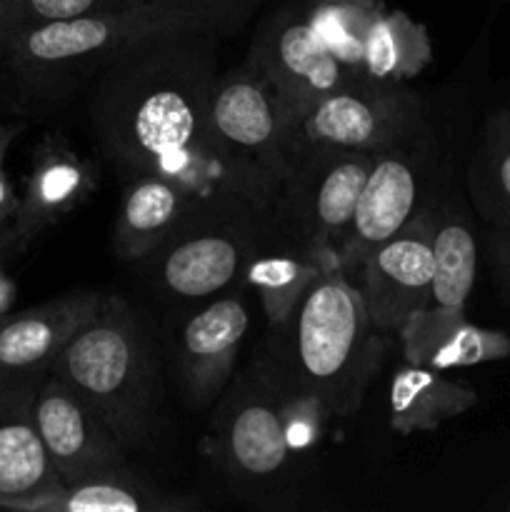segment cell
<instances>
[{
    "label": "cell",
    "instance_id": "6da1fadb",
    "mask_svg": "<svg viewBox=\"0 0 510 512\" xmlns=\"http://www.w3.org/2000/svg\"><path fill=\"white\" fill-rule=\"evenodd\" d=\"M218 35L175 28L118 55L85 98V125L120 180L155 175L198 210H260L210 138L208 110L220 75Z\"/></svg>",
    "mask_w": 510,
    "mask_h": 512
},
{
    "label": "cell",
    "instance_id": "7a4b0ae2",
    "mask_svg": "<svg viewBox=\"0 0 510 512\" xmlns=\"http://www.w3.org/2000/svg\"><path fill=\"white\" fill-rule=\"evenodd\" d=\"M380 360L383 343L360 285L335 265L283 323L270 325L268 348L255 365L280 390L310 400L328 418H350L363 405Z\"/></svg>",
    "mask_w": 510,
    "mask_h": 512
},
{
    "label": "cell",
    "instance_id": "3957f363",
    "mask_svg": "<svg viewBox=\"0 0 510 512\" xmlns=\"http://www.w3.org/2000/svg\"><path fill=\"white\" fill-rule=\"evenodd\" d=\"M175 28L210 30L195 15L155 0L25 25L0 60V98L15 115L48 118L88 90L130 45Z\"/></svg>",
    "mask_w": 510,
    "mask_h": 512
},
{
    "label": "cell",
    "instance_id": "277c9868",
    "mask_svg": "<svg viewBox=\"0 0 510 512\" xmlns=\"http://www.w3.org/2000/svg\"><path fill=\"white\" fill-rule=\"evenodd\" d=\"M50 373L68 383L123 448L138 450L158 428L160 350L143 315L105 295L98 315L60 350Z\"/></svg>",
    "mask_w": 510,
    "mask_h": 512
},
{
    "label": "cell",
    "instance_id": "5b68a950",
    "mask_svg": "<svg viewBox=\"0 0 510 512\" xmlns=\"http://www.w3.org/2000/svg\"><path fill=\"white\" fill-rule=\"evenodd\" d=\"M463 163L465 158H455L445 145L433 113L375 150L353 223L338 250L340 268L358 275L363 260L380 243L438 203L440 193L458 180L455 173Z\"/></svg>",
    "mask_w": 510,
    "mask_h": 512
},
{
    "label": "cell",
    "instance_id": "8992f818",
    "mask_svg": "<svg viewBox=\"0 0 510 512\" xmlns=\"http://www.w3.org/2000/svg\"><path fill=\"white\" fill-rule=\"evenodd\" d=\"M290 120L293 113L280 90L248 55L215 80L210 138L248 198L265 213H273L293 153Z\"/></svg>",
    "mask_w": 510,
    "mask_h": 512
},
{
    "label": "cell",
    "instance_id": "52a82bcc",
    "mask_svg": "<svg viewBox=\"0 0 510 512\" xmlns=\"http://www.w3.org/2000/svg\"><path fill=\"white\" fill-rule=\"evenodd\" d=\"M218 403V463L230 490L263 508H293L300 453L290 445L273 380L253 363Z\"/></svg>",
    "mask_w": 510,
    "mask_h": 512
},
{
    "label": "cell",
    "instance_id": "ba28073f",
    "mask_svg": "<svg viewBox=\"0 0 510 512\" xmlns=\"http://www.w3.org/2000/svg\"><path fill=\"white\" fill-rule=\"evenodd\" d=\"M270 213L195 210L150 258L145 275L165 300H208L243 288V273L258 250Z\"/></svg>",
    "mask_w": 510,
    "mask_h": 512
},
{
    "label": "cell",
    "instance_id": "9c48e42d",
    "mask_svg": "<svg viewBox=\"0 0 510 512\" xmlns=\"http://www.w3.org/2000/svg\"><path fill=\"white\" fill-rule=\"evenodd\" d=\"M370 158L373 153L365 150L295 148L273 205L275 225L308 248L338 258Z\"/></svg>",
    "mask_w": 510,
    "mask_h": 512
},
{
    "label": "cell",
    "instance_id": "30bf717a",
    "mask_svg": "<svg viewBox=\"0 0 510 512\" xmlns=\"http://www.w3.org/2000/svg\"><path fill=\"white\" fill-rule=\"evenodd\" d=\"M430 115L428 103L405 83L355 78L298 108L290 120L295 148L375 153ZM293 155V153H290Z\"/></svg>",
    "mask_w": 510,
    "mask_h": 512
},
{
    "label": "cell",
    "instance_id": "8fae6325",
    "mask_svg": "<svg viewBox=\"0 0 510 512\" xmlns=\"http://www.w3.org/2000/svg\"><path fill=\"white\" fill-rule=\"evenodd\" d=\"M433 253L435 270L428 303L398 333L405 363L443 330L468 318L465 310L478 278L480 235L475 230V210L458 180L433 205Z\"/></svg>",
    "mask_w": 510,
    "mask_h": 512
},
{
    "label": "cell",
    "instance_id": "7c38bea8",
    "mask_svg": "<svg viewBox=\"0 0 510 512\" xmlns=\"http://www.w3.org/2000/svg\"><path fill=\"white\" fill-rule=\"evenodd\" d=\"M248 58L273 80L290 113L355 80L315 23L313 0H280L258 23Z\"/></svg>",
    "mask_w": 510,
    "mask_h": 512
},
{
    "label": "cell",
    "instance_id": "4fadbf2b",
    "mask_svg": "<svg viewBox=\"0 0 510 512\" xmlns=\"http://www.w3.org/2000/svg\"><path fill=\"white\" fill-rule=\"evenodd\" d=\"M250 330V310L240 288L208 298L180 318L170 333V368L185 405L205 410L230 385L240 345Z\"/></svg>",
    "mask_w": 510,
    "mask_h": 512
},
{
    "label": "cell",
    "instance_id": "5bb4252c",
    "mask_svg": "<svg viewBox=\"0 0 510 512\" xmlns=\"http://www.w3.org/2000/svg\"><path fill=\"white\" fill-rule=\"evenodd\" d=\"M48 370L0 373V508L48 512L65 490L35 428V393Z\"/></svg>",
    "mask_w": 510,
    "mask_h": 512
},
{
    "label": "cell",
    "instance_id": "9a60e30c",
    "mask_svg": "<svg viewBox=\"0 0 510 512\" xmlns=\"http://www.w3.org/2000/svg\"><path fill=\"white\" fill-rule=\"evenodd\" d=\"M433 208L380 243L358 270L370 323L380 335H398L428 303L433 283Z\"/></svg>",
    "mask_w": 510,
    "mask_h": 512
},
{
    "label": "cell",
    "instance_id": "2e32d148",
    "mask_svg": "<svg viewBox=\"0 0 510 512\" xmlns=\"http://www.w3.org/2000/svg\"><path fill=\"white\" fill-rule=\"evenodd\" d=\"M33 415L45 453L63 485L128 463V450L103 418L50 370L35 393Z\"/></svg>",
    "mask_w": 510,
    "mask_h": 512
},
{
    "label": "cell",
    "instance_id": "e0dca14e",
    "mask_svg": "<svg viewBox=\"0 0 510 512\" xmlns=\"http://www.w3.org/2000/svg\"><path fill=\"white\" fill-rule=\"evenodd\" d=\"M100 170L83 158L60 130L43 135L33 148L30 173L20 193L13 233L25 250L35 238L68 218L98 190Z\"/></svg>",
    "mask_w": 510,
    "mask_h": 512
},
{
    "label": "cell",
    "instance_id": "ac0fdd59",
    "mask_svg": "<svg viewBox=\"0 0 510 512\" xmlns=\"http://www.w3.org/2000/svg\"><path fill=\"white\" fill-rule=\"evenodd\" d=\"M105 295L78 288L0 318V373L50 370L60 350L98 315Z\"/></svg>",
    "mask_w": 510,
    "mask_h": 512
},
{
    "label": "cell",
    "instance_id": "d6986e66",
    "mask_svg": "<svg viewBox=\"0 0 510 512\" xmlns=\"http://www.w3.org/2000/svg\"><path fill=\"white\" fill-rule=\"evenodd\" d=\"M335 265H340L335 255L318 253L290 238L275 225L270 213L268 230L243 273V285H250L258 293L268 323L278 325L293 313L310 285Z\"/></svg>",
    "mask_w": 510,
    "mask_h": 512
},
{
    "label": "cell",
    "instance_id": "ffe728a7",
    "mask_svg": "<svg viewBox=\"0 0 510 512\" xmlns=\"http://www.w3.org/2000/svg\"><path fill=\"white\" fill-rule=\"evenodd\" d=\"M195 210L188 195L168 180L155 175L125 180L113 228L115 258L143 263Z\"/></svg>",
    "mask_w": 510,
    "mask_h": 512
},
{
    "label": "cell",
    "instance_id": "44dd1931",
    "mask_svg": "<svg viewBox=\"0 0 510 512\" xmlns=\"http://www.w3.org/2000/svg\"><path fill=\"white\" fill-rule=\"evenodd\" d=\"M463 188L488 228L510 233V108L505 103L485 110L470 135Z\"/></svg>",
    "mask_w": 510,
    "mask_h": 512
},
{
    "label": "cell",
    "instance_id": "7402d4cb",
    "mask_svg": "<svg viewBox=\"0 0 510 512\" xmlns=\"http://www.w3.org/2000/svg\"><path fill=\"white\" fill-rule=\"evenodd\" d=\"M203 510L193 495L168 490L145 475L135 473L128 463L115 465L98 475L65 485L60 498L48 512H190Z\"/></svg>",
    "mask_w": 510,
    "mask_h": 512
},
{
    "label": "cell",
    "instance_id": "603a6c76",
    "mask_svg": "<svg viewBox=\"0 0 510 512\" xmlns=\"http://www.w3.org/2000/svg\"><path fill=\"white\" fill-rule=\"evenodd\" d=\"M475 403L478 393L470 385L405 360L390 380V425L400 435L433 433L448 420L468 413Z\"/></svg>",
    "mask_w": 510,
    "mask_h": 512
},
{
    "label": "cell",
    "instance_id": "cb8c5ba5",
    "mask_svg": "<svg viewBox=\"0 0 510 512\" xmlns=\"http://www.w3.org/2000/svg\"><path fill=\"white\" fill-rule=\"evenodd\" d=\"M433 60L428 30L403 10L380 5L365 30L358 55L360 78L380 83H403Z\"/></svg>",
    "mask_w": 510,
    "mask_h": 512
},
{
    "label": "cell",
    "instance_id": "d4e9b609",
    "mask_svg": "<svg viewBox=\"0 0 510 512\" xmlns=\"http://www.w3.org/2000/svg\"><path fill=\"white\" fill-rule=\"evenodd\" d=\"M510 360V333L498 328H480L468 318L443 330L430 340L410 363L430 370H463L483 363Z\"/></svg>",
    "mask_w": 510,
    "mask_h": 512
},
{
    "label": "cell",
    "instance_id": "484cf974",
    "mask_svg": "<svg viewBox=\"0 0 510 512\" xmlns=\"http://www.w3.org/2000/svg\"><path fill=\"white\" fill-rule=\"evenodd\" d=\"M145 0H15L18 5V28L35 23H48V20L78 18V15L105 13V10H123Z\"/></svg>",
    "mask_w": 510,
    "mask_h": 512
},
{
    "label": "cell",
    "instance_id": "4316f807",
    "mask_svg": "<svg viewBox=\"0 0 510 512\" xmlns=\"http://www.w3.org/2000/svg\"><path fill=\"white\" fill-rule=\"evenodd\" d=\"M155 3L170 5V8H178L183 13L195 15L210 30L225 35L235 33L240 25L248 23L250 15L260 5L268 3V0H155Z\"/></svg>",
    "mask_w": 510,
    "mask_h": 512
},
{
    "label": "cell",
    "instance_id": "83f0119b",
    "mask_svg": "<svg viewBox=\"0 0 510 512\" xmlns=\"http://www.w3.org/2000/svg\"><path fill=\"white\" fill-rule=\"evenodd\" d=\"M480 253L485 255L490 278H493L500 298L510 305V233L485 228V233L480 235Z\"/></svg>",
    "mask_w": 510,
    "mask_h": 512
},
{
    "label": "cell",
    "instance_id": "f1b7e54d",
    "mask_svg": "<svg viewBox=\"0 0 510 512\" xmlns=\"http://www.w3.org/2000/svg\"><path fill=\"white\" fill-rule=\"evenodd\" d=\"M20 195L10 185L8 173H5V155H0V228L13 225L15 213H18Z\"/></svg>",
    "mask_w": 510,
    "mask_h": 512
},
{
    "label": "cell",
    "instance_id": "f546056e",
    "mask_svg": "<svg viewBox=\"0 0 510 512\" xmlns=\"http://www.w3.org/2000/svg\"><path fill=\"white\" fill-rule=\"evenodd\" d=\"M15 28H18V5L15 0H0V60L13 40Z\"/></svg>",
    "mask_w": 510,
    "mask_h": 512
},
{
    "label": "cell",
    "instance_id": "4dcf8cb0",
    "mask_svg": "<svg viewBox=\"0 0 510 512\" xmlns=\"http://www.w3.org/2000/svg\"><path fill=\"white\" fill-rule=\"evenodd\" d=\"M5 263H8V258H0V318H3L5 313H10V305H13L15 300V283L13 278L8 275V270H5Z\"/></svg>",
    "mask_w": 510,
    "mask_h": 512
},
{
    "label": "cell",
    "instance_id": "1f68e13d",
    "mask_svg": "<svg viewBox=\"0 0 510 512\" xmlns=\"http://www.w3.org/2000/svg\"><path fill=\"white\" fill-rule=\"evenodd\" d=\"M20 253H25V248L20 245V240L15 238L13 225L8 228H0V258H18Z\"/></svg>",
    "mask_w": 510,
    "mask_h": 512
},
{
    "label": "cell",
    "instance_id": "d6a6232c",
    "mask_svg": "<svg viewBox=\"0 0 510 512\" xmlns=\"http://www.w3.org/2000/svg\"><path fill=\"white\" fill-rule=\"evenodd\" d=\"M25 130V120H15V123H0V155H8L10 145Z\"/></svg>",
    "mask_w": 510,
    "mask_h": 512
},
{
    "label": "cell",
    "instance_id": "836d02e7",
    "mask_svg": "<svg viewBox=\"0 0 510 512\" xmlns=\"http://www.w3.org/2000/svg\"><path fill=\"white\" fill-rule=\"evenodd\" d=\"M503 103H505V105H508V108H510V85H508V93H505V98H503Z\"/></svg>",
    "mask_w": 510,
    "mask_h": 512
},
{
    "label": "cell",
    "instance_id": "e575fe53",
    "mask_svg": "<svg viewBox=\"0 0 510 512\" xmlns=\"http://www.w3.org/2000/svg\"><path fill=\"white\" fill-rule=\"evenodd\" d=\"M503 508H505V510H510V500H508V503H505V505H503Z\"/></svg>",
    "mask_w": 510,
    "mask_h": 512
}]
</instances>
